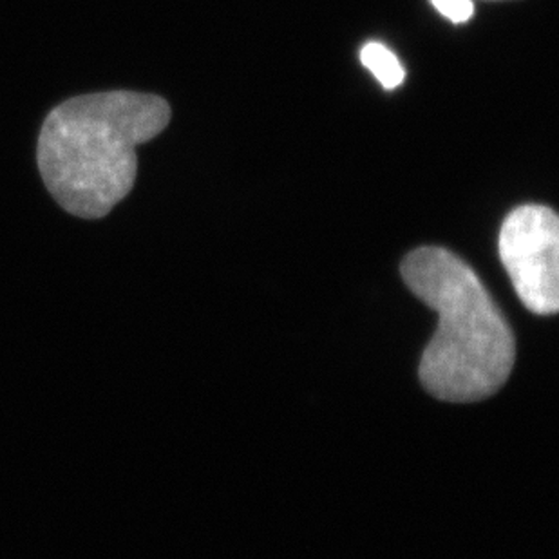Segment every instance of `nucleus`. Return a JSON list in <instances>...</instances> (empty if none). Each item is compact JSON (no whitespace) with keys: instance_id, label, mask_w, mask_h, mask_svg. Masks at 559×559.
Wrapping results in <instances>:
<instances>
[{"instance_id":"7ed1b4c3","label":"nucleus","mask_w":559,"mask_h":559,"mask_svg":"<svg viewBox=\"0 0 559 559\" xmlns=\"http://www.w3.org/2000/svg\"><path fill=\"white\" fill-rule=\"evenodd\" d=\"M500 258L518 297L536 316L559 308V222L544 205L518 206L500 230Z\"/></svg>"},{"instance_id":"39448f33","label":"nucleus","mask_w":559,"mask_h":559,"mask_svg":"<svg viewBox=\"0 0 559 559\" xmlns=\"http://www.w3.org/2000/svg\"><path fill=\"white\" fill-rule=\"evenodd\" d=\"M435 10L453 24H464L475 15L473 0H431Z\"/></svg>"},{"instance_id":"f03ea898","label":"nucleus","mask_w":559,"mask_h":559,"mask_svg":"<svg viewBox=\"0 0 559 559\" xmlns=\"http://www.w3.org/2000/svg\"><path fill=\"white\" fill-rule=\"evenodd\" d=\"M402 277L438 313L418 370L424 388L445 402L497 393L511 374L516 344L475 270L449 250L424 247L404 259Z\"/></svg>"},{"instance_id":"f257e3e1","label":"nucleus","mask_w":559,"mask_h":559,"mask_svg":"<svg viewBox=\"0 0 559 559\" xmlns=\"http://www.w3.org/2000/svg\"><path fill=\"white\" fill-rule=\"evenodd\" d=\"M170 122L164 98L132 91L76 96L49 112L38 136V169L73 216L104 217L131 192L136 147Z\"/></svg>"},{"instance_id":"20e7f679","label":"nucleus","mask_w":559,"mask_h":559,"mask_svg":"<svg viewBox=\"0 0 559 559\" xmlns=\"http://www.w3.org/2000/svg\"><path fill=\"white\" fill-rule=\"evenodd\" d=\"M360 62L374 79L379 80L384 90H395L406 79L401 60L396 59V55L384 44H366L365 48L360 49Z\"/></svg>"}]
</instances>
